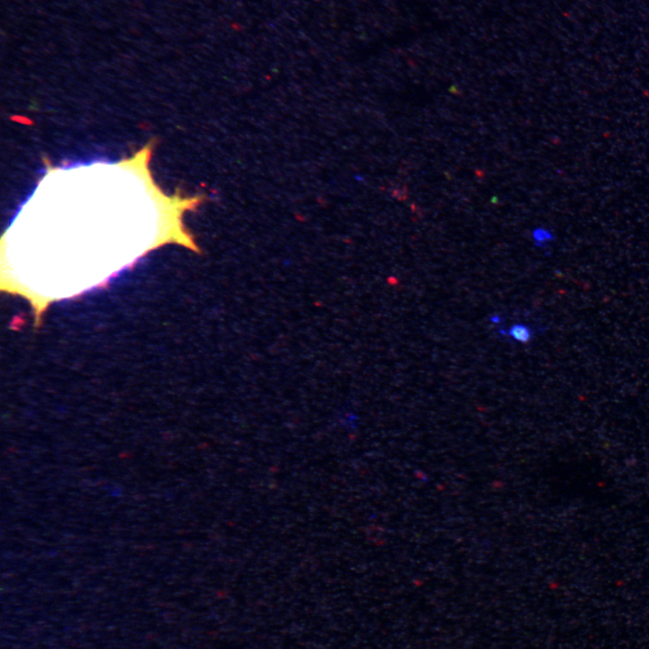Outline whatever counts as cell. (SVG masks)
I'll return each mask as SVG.
<instances>
[{
  "label": "cell",
  "instance_id": "obj_1",
  "mask_svg": "<svg viewBox=\"0 0 649 649\" xmlns=\"http://www.w3.org/2000/svg\"><path fill=\"white\" fill-rule=\"evenodd\" d=\"M508 334L509 336H512V339H514L515 341L521 343V344H528V343L532 341L533 336H534V332H533L531 328L525 324L513 325L512 327L509 328Z\"/></svg>",
  "mask_w": 649,
  "mask_h": 649
},
{
  "label": "cell",
  "instance_id": "obj_2",
  "mask_svg": "<svg viewBox=\"0 0 649 649\" xmlns=\"http://www.w3.org/2000/svg\"><path fill=\"white\" fill-rule=\"evenodd\" d=\"M532 239L536 246L542 247L551 243L555 239V236L551 231L539 227V229L533 230Z\"/></svg>",
  "mask_w": 649,
  "mask_h": 649
}]
</instances>
